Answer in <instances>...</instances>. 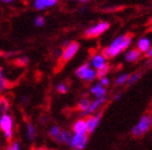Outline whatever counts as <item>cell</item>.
Wrapping results in <instances>:
<instances>
[{
    "instance_id": "obj_26",
    "label": "cell",
    "mask_w": 152,
    "mask_h": 150,
    "mask_svg": "<svg viewBox=\"0 0 152 150\" xmlns=\"http://www.w3.org/2000/svg\"><path fill=\"white\" fill-rule=\"evenodd\" d=\"M56 90H57L59 93H66V92H67V86H66L64 83H61V84L57 85V87H56Z\"/></svg>"
},
{
    "instance_id": "obj_11",
    "label": "cell",
    "mask_w": 152,
    "mask_h": 150,
    "mask_svg": "<svg viewBox=\"0 0 152 150\" xmlns=\"http://www.w3.org/2000/svg\"><path fill=\"white\" fill-rule=\"evenodd\" d=\"M72 132L75 133V134H88V124H86V120H85V119H78V120L72 124Z\"/></svg>"
},
{
    "instance_id": "obj_34",
    "label": "cell",
    "mask_w": 152,
    "mask_h": 150,
    "mask_svg": "<svg viewBox=\"0 0 152 150\" xmlns=\"http://www.w3.org/2000/svg\"><path fill=\"white\" fill-rule=\"evenodd\" d=\"M6 150H12V149H11V145H9V146L7 147V149H6Z\"/></svg>"
},
{
    "instance_id": "obj_36",
    "label": "cell",
    "mask_w": 152,
    "mask_h": 150,
    "mask_svg": "<svg viewBox=\"0 0 152 150\" xmlns=\"http://www.w3.org/2000/svg\"><path fill=\"white\" fill-rule=\"evenodd\" d=\"M151 64H152V61H151Z\"/></svg>"
},
{
    "instance_id": "obj_19",
    "label": "cell",
    "mask_w": 152,
    "mask_h": 150,
    "mask_svg": "<svg viewBox=\"0 0 152 150\" xmlns=\"http://www.w3.org/2000/svg\"><path fill=\"white\" fill-rule=\"evenodd\" d=\"M109 71H110V66H109L108 63H106L105 66H102V68H99L98 70H96V76L98 78L104 77L106 75L108 74Z\"/></svg>"
},
{
    "instance_id": "obj_33",
    "label": "cell",
    "mask_w": 152,
    "mask_h": 150,
    "mask_svg": "<svg viewBox=\"0 0 152 150\" xmlns=\"http://www.w3.org/2000/svg\"><path fill=\"white\" fill-rule=\"evenodd\" d=\"M36 150H48L45 147H39V148H37Z\"/></svg>"
},
{
    "instance_id": "obj_35",
    "label": "cell",
    "mask_w": 152,
    "mask_h": 150,
    "mask_svg": "<svg viewBox=\"0 0 152 150\" xmlns=\"http://www.w3.org/2000/svg\"><path fill=\"white\" fill-rule=\"evenodd\" d=\"M73 150H80V149H73Z\"/></svg>"
},
{
    "instance_id": "obj_2",
    "label": "cell",
    "mask_w": 152,
    "mask_h": 150,
    "mask_svg": "<svg viewBox=\"0 0 152 150\" xmlns=\"http://www.w3.org/2000/svg\"><path fill=\"white\" fill-rule=\"evenodd\" d=\"M152 128V116L150 114H145L140 117L139 121L132 129V134L136 137H140L146 134Z\"/></svg>"
},
{
    "instance_id": "obj_10",
    "label": "cell",
    "mask_w": 152,
    "mask_h": 150,
    "mask_svg": "<svg viewBox=\"0 0 152 150\" xmlns=\"http://www.w3.org/2000/svg\"><path fill=\"white\" fill-rule=\"evenodd\" d=\"M58 0H34L32 6L38 11H43V10L50 9L52 6H56Z\"/></svg>"
},
{
    "instance_id": "obj_15",
    "label": "cell",
    "mask_w": 152,
    "mask_h": 150,
    "mask_svg": "<svg viewBox=\"0 0 152 150\" xmlns=\"http://www.w3.org/2000/svg\"><path fill=\"white\" fill-rule=\"evenodd\" d=\"M141 53L138 50V49H129L127 50L125 54V60L129 61V62H136V61L140 58Z\"/></svg>"
},
{
    "instance_id": "obj_9",
    "label": "cell",
    "mask_w": 152,
    "mask_h": 150,
    "mask_svg": "<svg viewBox=\"0 0 152 150\" xmlns=\"http://www.w3.org/2000/svg\"><path fill=\"white\" fill-rule=\"evenodd\" d=\"M106 100H107L106 95L105 97H100V98H96L93 102H91L88 110H86V112H82V116H88V115H91V114H94L95 112H97V110H99L100 107L104 105Z\"/></svg>"
},
{
    "instance_id": "obj_5",
    "label": "cell",
    "mask_w": 152,
    "mask_h": 150,
    "mask_svg": "<svg viewBox=\"0 0 152 150\" xmlns=\"http://www.w3.org/2000/svg\"><path fill=\"white\" fill-rule=\"evenodd\" d=\"M0 130L2 131L6 135V138L9 141L12 139V134H13V119L8 114H2L0 117Z\"/></svg>"
},
{
    "instance_id": "obj_22",
    "label": "cell",
    "mask_w": 152,
    "mask_h": 150,
    "mask_svg": "<svg viewBox=\"0 0 152 150\" xmlns=\"http://www.w3.org/2000/svg\"><path fill=\"white\" fill-rule=\"evenodd\" d=\"M129 74H127V73L120 74L115 78V84H117L118 86H121V85L125 84L126 81H127V79H129Z\"/></svg>"
},
{
    "instance_id": "obj_16",
    "label": "cell",
    "mask_w": 152,
    "mask_h": 150,
    "mask_svg": "<svg viewBox=\"0 0 152 150\" xmlns=\"http://www.w3.org/2000/svg\"><path fill=\"white\" fill-rule=\"evenodd\" d=\"M71 137H72V135H71V133L69 132V131H61V133H59V135L57 136L55 138V141H57V143H64V144H70V141H71Z\"/></svg>"
},
{
    "instance_id": "obj_14",
    "label": "cell",
    "mask_w": 152,
    "mask_h": 150,
    "mask_svg": "<svg viewBox=\"0 0 152 150\" xmlns=\"http://www.w3.org/2000/svg\"><path fill=\"white\" fill-rule=\"evenodd\" d=\"M92 94L95 97V98H100V97H105L106 92H107V90L106 88L102 85H100L99 83L96 85H94L93 87H91V89H90Z\"/></svg>"
},
{
    "instance_id": "obj_29",
    "label": "cell",
    "mask_w": 152,
    "mask_h": 150,
    "mask_svg": "<svg viewBox=\"0 0 152 150\" xmlns=\"http://www.w3.org/2000/svg\"><path fill=\"white\" fill-rule=\"evenodd\" d=\"M146 55H147V57H149V58H152V45H151V47L149 48V50L146 53Z\"/></svg>"
},
{
    "instance_id": "obj_4",
    "label": "cell",
    "mask_w": 152,
    "mask_h": 150,
    "mask_svg": "<svg viewBox=\"0 0 152 150\" xmlns=\"http://www.w3.org/2000/svg\"><path fill=\"white\" fill-rule=\"evenodd\" d=\"M76 75L79 78L83 79L84 81H88V83H91V81H95V78L97 77L96 70L91 68L90 63H84L82 64L81 66H79L76 70Z\"/></svg>"
},
{
    "instance_id": "obj_31",
    "label": "cell",
    "mask_w": 152,
    "mask_h": 150,
    "mask_svg": "<svg viewBox=\"0 0 152 150\" xmlns=\"http://www.w3.org/2000/svg\"><path fill=\"white\" fill-rule=\"evenodd\" d=\"M121 97H122V95H121V94H117V95H115V97H114L113 100H114V101H118L119 99H121Z\"/></svg>"
},
{
    "instance_id": "obj_32",
    "label": "cell",
    "mask_w": 152,
    "mask_h": 150,
    "mask_svg": "<svg viewBox=\"0 0 152 150\" xmlns=\"http://www.w3.org/2000/svg\"><path fill=\"white\" fill-rule=\"evenodd\" d=\"M72 1H79V2L85 3V2H88V1H90V0H72Z\"/></svg>"
},
{
    "instance_id": "obj_12",
    "label": "cell",
    "mask_w": 152,
    "mask_h": 150,
    "mask_svg": "<svg viewBox=\"0 0 152 150\" xmlns=\"http://www.w3.org/2000/svg\"><path fill=\"white\" fill-rule=\"evenodd\" d=\"M106 63H107V62H106V58L102 54H96V55H94L93 57H92L91 64H92V66H93V69L98 70L99 68H102V66H105Z\"/></svg>"
},
{
    "instance_id": "obj_21",
    "label": "cell",
    "mask_w": 152,
    "mask_h": 150,
    "mask_svg": "<svg viewBox=\"0 0 152 150\" xmlns=\"http://www.w3.org/2000/svg\"><path fill=\"white\" fill-rule=\"evenodd\" d=\"M35 133H36V130H35V127L32 125L31 123H27L26 124V134H27V138L29 139V141H32L34 137H35Z\"/></svg>"
},
{
    "instance_id": "obj_20",
    "label": "cell",
    "mask_w": 152,
    "mask_h": 150,
    "mask_svg": "<svg viewBox=\"0 0 152 150\" xmlns=\"http://www.w3.org/2000/svg\"><path fill=\"white\" fill-rule=\"evenodd\" d=\"M9 106H10L9 101L3 95H0V112L4 114L7 110H9Z\"/></svg>"
},
{
    "instance_id": "obj_28",
    "label": "cell",
    "mask_w": 152,
    "mask_h": 150,
    "mask_svg": "<svg viewBox=\"0 0 152 150\" xmlns=\"http://www.w3.org/2000/svg\"><path fill=\"white\" fill-rule=\"evenodd\" d=\"M99 84L102 85L104 87H107L109 85V79L107 76H104V77H100L99 78Z\"/></svg>"
},
{
    "instance_id": "obj_23",
    "label": "cell",
    "mask_w": 152,
    "mask_h": 150,
    "mask_svg": "<svg viewBox=\"0 0 152 150\" xmlns=\"http://www.w3.org/2000/svg\"><path fill=\"white\" fill-rule=\"evenodd\" d=\"M139 78H140V73H134V74L129 75V79H127L126 83H127L129 85H133V84H135Z\"/></svg>"
},
{
    "instance_id": "obj_27",
    "label": "cell",
    "mask_w": 152,
    "mask_h": 150,
    "mask_svg": "<svg viewBox=\"0 0 152 150\" xmlns=\"http://www.w3.org/2000/svg\"><path fill=\"white\" fill-rule=\"evenodd\" d=\"M28 62H29V59L27 57H20L18 60V63L20 66H26V64H28Z\"/></svg>"
},
{
    "instance_id": "obj_30",
    "label": "cell",
    "mask_w": 152,
    "mask_h": 150,
    "mask_svg": "<svg viewBox=\"0 0 152 150\" xmlns=\"http://www.w3.org/2000/svg\"><path fill=\"white\" fill-rule=\"evenodd\" d=\"M1 2H3V3H12L14 0H0Z\"/></svg>"
},
{
    "instance_id": "obj_25",
    "label": "cell",
    "mask_w": 152,
    "mask_h": 150,
    "mask_svg": "<svg viewBox=\"0 0 152 150\" xmlns=\"http://www.w3.org/2000/svg\"><path fill=\"white\" fill-rule=\"evenodd\" d=\"M34 23H35V25L37 27H42L44 25V23H45V19L42 16H37L35 18V20H34Z\"/></svg>"
},
{
    "instance_id": "obj_8",
    "label": "cell",
    "mask_w": 152,
    "mask_h": 150,
    "mask_svg": "<svg viewBox=\"0 0 152 150\" xmlns=\"http://www.w3.org/2000/svg\"><path fill=\"white\" fill-rule=\"evenodd\" d=\"M100 117H102V112H96L93 115H88L86 117V124H88V134H92L94 131L96 130L100 121Z\"/></svg>"
},
{
    "instance_id": "obj_13",
    "label": "cell",
    "mask_w": 152,
    "mask_h": 150,
    "mask_svg": "<svg viewBox=\"0 0 152 150\" xmlns=\"http://www.w3.org/2000/svg\"><path fill=\"white\" fill-rule=\"evenodd\" d=\"M150 47H151V41H150L148 38H141V39H139V40H138L137 49L140 53L146 54V53L149 50Z\"/></svg>"
},
{
    "instance_id": "obj_6",
    "label": "cell",
    "mask_w": 152,
    "mask_h": 150,
    "mask_svg": "<svg viewBox=\"0 0 152 150\" xmlns=\"http://www.w3.org/2000/svg\"><path fill=\"white\" fill-rule=\"evenodd\" d=\"M109 27H110V25L108 22H99L94 26L88 27L84 31V35L86 38H97L107 31Z\"/></svg>"
},
{
    "instance_id": "obj_17",
    "label": "cell",
    "mask_w": 152,
    "mask_h": 150,
    "mask_svg": "<svg viewBox=\"0 0 152 150\" xmlns=\"http://www.w3.org/2000/svg\"><path fill=\"white\" fill-rule=\"evenodd\" d=\"M11 88V83H10L8 79L4 78V75H3V69L0 68V91H3V90H7Z\"/></svg>"
},
{
    "instance_id": "obj_18",
    "label": "cell",
    "mask_w": 152,
    "mask_h": 150,
    "mask_svg": "<svg viewBox=\"0 0 152 150\" xmlns=\"http://www.w3.org/2000/svg\"><path fill=\"white\" fill-rule=\"evenodd\" d=\"M90 104H91V101H90L88 99H81L79 101V103H78V105H77V108H78V110H80V112H84L88 110Z\"/></svg>"
},
{
    "instance_id": "obj_1",
    "label": "cell",
    "mask_w": 152,
    "mask_h": 150,
    "mask_svg": "<svg viewBox=\"0 0 152 150\" xmlns=\"http://www.w3.org/2000/svg\"><path fill=\"white\" fill-rule=\"evenodd\" d=\"M132 43V35H119L114 39L111 42V44L108 47H106L102 50V55L105 56V58L110 59V58L117 57L119 54L124 52L127 47Z\"/></svg>"
},
{
    "instance_id": "obj_7",
    "label": "cell",
    "mask_w": 152,
    "mask_h": 150,
    "mask_svg": "<svg viewBox=\"0 0 152 150\" xmlns=\"http://www.w3.org/2000/svg\"><path fill=\"white\" fill-rule=\"evenodd\" d=\"M88 134H75L71 137L70 141V146L73 149H80L82 150L83 148L86 146V143H88Z\"/></svg>"
},
{
    "instance_id": "obj_24",
    "label": "cell",
    "mask_w": 152,
    "mask_h": 150,
    "mask_svg": "<svg viewBox=\"0 0 152 150\" xmlns=\"http://www.w3.org/2000/svg\"><path fill=\"white\" fill-rule=\"evenodd\" d=\"M61 129H59L57 125H53L52 128H51V130H50V135L51 137H53V138L55 139L57 136L59 135V133H61Z\"/></svg>"
},
{
    "instance_id": "obj_3",
    "label": "cell",
    "mask_w": 152,
    "mask_h": 150,
    "mask_svg": "<svg viewBox=\"0 0 152 150\" xmlns=\"http://www.w3.org/2000/svg\"><path fill=\"white\" fill-rule=\"evenodd\" d=\"M79 48H80V44L78 42H76V41L70 42L68 45H66L64 52L61 53V58H59V66H64L66 62L70 61L75 57V55L78 53Z\"/></svg>"
}]
</instances>
